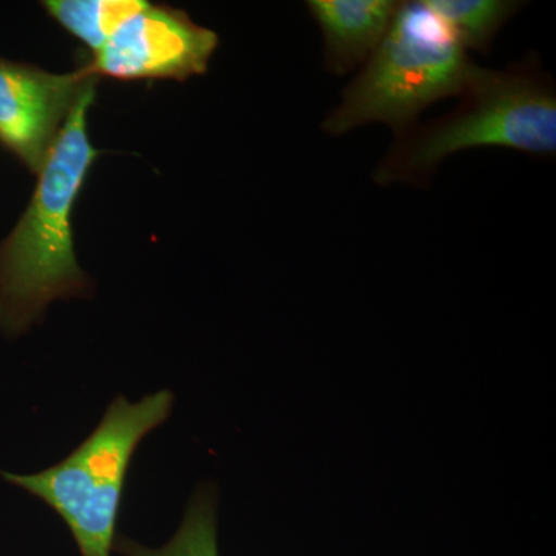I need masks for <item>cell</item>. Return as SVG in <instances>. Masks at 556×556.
Instances as JSON below:
<instances>
[{
    "mask_svg": "<svg viewBox=\"0 0 556 556\" xmlns=\"http://www.w3.org/2000/svg\"><path fill=\"white\" fill-rule=\"evenodd\" d=\"M94 97L97 80L73 105L38 172L30 203L10 236L0 241V331L9 338L38 324L53 300L90 291L73 247L72 214L101 155L87 131Z\"/></svg>",
    "mask_w": 556,
    "mask_h": 556,
    "instance_id": "cell-1",
    "label": "cell"
},
{
    "mask_svg": "<svg viewBox=\"0 0 556 556\" xmlns=\"http://www.w3.org/2000/svg\"><path fill=\"white\" fill-rule=\"evenodd\" d=\"M456 98L447 115L394 135L372 175L376 185L427 188L445 160L470 149L555 156V80L538 54L504 68L475 64Z\"/></svg>",
    "mask_w": 556,
    "mask_h": 556,
    "instance_id": "cell-2",
    "label": "cell"
},
{
    "mask_svg": "<svg viewBox=\"0 0 556 556\" xmlns=\"http://www.w3.org/2000/svg\"><path fill=\"white\" fill-rule=\"evenodd\" d=\"M473 65L426 0L399 2L386 38L342 90L321 130L340 137L380 123L401 134L434 102L457 97Z\"/></svg>",
    "mask_w": 556,
    "mask_h": 556,
    "instance_id": "cell-3",
    "label": "cell"
},
{
    "mask_svg": "<svg viewBox=\"0 0 556 556\" xmlns=\"http://www.w3.org/2000/svg\"><path fill=\"white\" fill-rule=\"evenodd\" d=\"M172 407L169 390L137 404L118 396L93 433L56 466L35 475H0L64 519L80 556H110L131 457L142 439L169 419Z\"/></svg>",
    "mask_w": 556,
    "mask_h": 556,
    "instance_id": "cell-4",
    "label": "cell"
},
{
    "mask_svg": "<svg viewBox=\"0 0 556 556\" xmlns=\"http://www.w3.org/2000/svg\"><path fill=\"white\" fill-rule=\"evenodd\" d=\"M218 43L217 33L200 27L185 11L146 2L83 68L91 78L121 83L186 80L207 72Z\"/></svg>",
    "mask_w": 556,
    "mask_h": 556,
    "instance_id": "cell-5",
    "label": "cell"
},
{
    "mask_svg": "<svg viewBox=\"0 0 556 556\" xmlns=\"http://www.w3.org/2000/svg\"><path fill=\"white\" fill-rule=\"evenodd\" d=\"M98 78L0 58V146L38 174L73 105Z\"/></svg>",
    "mask_w": 556,
    "mask_h": 556,
    "instance_id": "cell-6",
    "label": "cell"
},
{
    "mask_svg": "<svg viewBox=\"0 0 556 556\" xmlns=\"http://www.w3.org/2000/svg\"><path fill=\"white\" fill-rule=\"evenodd\" d=\"M399 0H308L324 39V65L343 76L358 72L386 38Z\"/></svg>",
    "mask_w": 556,
    "mask_h": 556,
    "instance_id": "cell-7",
    "label": "cell"
},
{
    "mask_svg": "<svg viewBox=\"0 0 556 556\" xmlns=\"http://www.w3.org/2000/svg\"><path fill=\"white\" fill-rule=\"evenodd\" d=\"M113 551L123 556H218L217 490L212 485L197 490L181 526L166 546L150 548L116 535Z\"/></svg>",
    "mask_w": 556,
    "mask_h": 556,
    "instance_id": "cell-8",
    "label": "cell"
},
{
    "mask_svg": "<svg viewBox=\"0 0 556 556\" xmlns=\"http://www.w3.org/2000/svg\"><path fill=\"white\" fill-rule=\"evenodd\" d=\"M470 53H489L497 33L525 2L518 0H426Z\"/></svg>",
    "mask_w": 556,
    "mask_h": 556,
    "instance_id": "cell-9",
    "label": "cell"
},
{
    "mask_svg": "<svg viewBox=\"0 0 556 556\" xmlns=\"http://www.w3.org/2000/svg\"><path fill=\"white\" fill-rule=\"evenodd\" d=\"M47 13L97 54L124 21L146 5L142 0H49Z\"/></svg>",
    "mask_w": 556,
    "mask_h": 556,
    "instance_id": "cell-10",
    "label": "cell"
}]
</instances>
